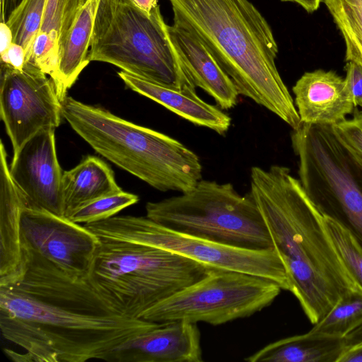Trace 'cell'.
Segmentation results:
<instances>
[{
	"label": "cell",
	"instance_id": "1",
	"mask_svg": "<svg viewBox=\"0 0 362 362\" xmlns=\"http://www.w3.org/2000/svg\"><path fill=\"white\" fill-rule=\"evenodd\" d=\"M20 272L0 284L2 335L25 350L17 361L84 362L158 323L122 315L86 278L74 276L47 258L22 250Z\"/></svg>",
	"mask_w": 362,
	"mask_h": 362
},
{
	"label": "cell",
	"instance_id": "2",
	"mask_svg": "<svg viewBox=\"0 0 362 362\" xmlns=\"http://www.w3.org/2000/svg\"><path fill=\"white\" fill-rule=\"evenodd\" d=\"M250 192L285 268L288 291L314 325L343 296L360 288L341 262L324 217L289 168L252 167Z\"/></svg>",
	"mask_w": 362,
	"mask_h": 362
},
{
	"label": "cell",
	"instance_id": "3",
	"mask_svg": "<svg viewBox=\"0 0 362 362\" xmlns=\"http://www.w3.org/2000/svg\"><path fill=\"white\" fill-rule=\"evenodd\" d=\"M173 22L194 35L234 83L238 93L293 129L302 124L276 66L271 27L249 0H168Z\"/></svg>",
	"mask_w": 362,
	"mask_h": 362
},
{
	"label": "cell",
	"instance_id": "4",
	"mask_svg": "<svg viewBox=\"0 0 362 362\" xmlns=\"http://www.w3.org/2000/svg\"><path fill=\"white\" fill-rule=\"evenodd\" d=\"M62 105L63 117L97 153L153 188L184 193L202 180L199 158L179 141L71 96Z\"/></svg>",
	"mask_w": 362,
	"mask_h": 362
},
{
	"label": "cell",
	"instance_id": "5",
	"mask_svg": "<svg viewBox=\"0 0 362 362\" xmlns=\"http://www.w3.org/2000/svg\"><path fill=\"white\" fill-rule=\"evenodd\" d=\"M86 279L115 310L141 319L149 308L216 269L171 251L97 237Z\"/></svg>",
	"mask_w": 362,
	"mask_h": 362
},
{
	"label": "cell",
	"instance_id": "6",
	"mask_svg": "<svg viewBox=\"0 0 362 362\" xmlns=\"http://www.w3.org/2000/svg\"><path fill=\"white\" fill-rule=\"evenodd\" d=\"M88 59L163 85L196 88L170 41L160 7L148 15L128 0H100Z\"/></svg>",
	"mask_w": 362,
	"mask_h": 362
},
{
	"label": "cell",
	"instance_id": "7",
	"mask_svg": "<svg viewBox=\"0 0 362 362\" xmlns=\"http://www.w3.org/2000/svg\"><path fill=\"white\" fill-rule=\"evenodd\" d=\"M291 144L298 180L312 204L362 248V155L333 126L302 123L293 129Z\"/></svg>",
	"mask_w": 362,
	"mask_h": 362
},
{
	"label": "cell",
	"instance_id": "8",
	"mask_svg": "<svg viewBox=\"0 0 362 362\" xmlns=\"http://www.w3.org/2000/svg\"><path fill=\"white\" fill-rule=\"evenodd\" d=\"M146 217L168 228L223 245L274 250L264 218L250 192L230 183L201 180L190 191L146 204Z\"/></svg>",
	"mask_w": 362,
	"mask_h": 362
},
{
	"label": "cell",
	"instance_id": "9",
	"mask_svg": "<svg viewBox=\"0 0 362 362\" xmlns=\"http://www.w3.org/2000/svg\"><path fill=\"white\" fill-rule=\"evenodd\" d=\"M281 290L266 278L213 269L149 308L141 319L156 323L186 321L219 325L259 312L269 306Z\"/></svg>",
	"mask_w": 362,
	"mask_h": 362
},
{
	"label": "cell",
	"instance_id": "10",
	"mask_svg": "<svg viewBox=\"0 0 362 362\" xmlns=\"http://www.w3.org/2000/svg\"><path fill=\"white\" fill-rule=\"evenodd\" d=\"M84 226L96 237L158 247L212 269L266 278L289 290L285 268L274 249L255 250L220 244L168 228L146 216H114Z\"/></svg>",
	"mask_w": 362,
	"mask_h": 362
},
{
	"label": "cell",
	"instance_id": "11",
	"mask_svg": "<svg viewBox=\"0 0 362 362\" xmlns=\"http://www.w3.org/2000/svg\"><path fill=\"white\" fill-rule=\"evenodd\" d=\"M0 115L14 154L40 131L60 124L62 105L54 81L30 62L21 71L1 64Z\"/></svg>",
	"mask_w": 362,
	"mask_h": 362
},
{
	"label": "cell",
	"instance_id": "12",
	"mask_svg": "<svg viewBox=\"0 0 362 362\" xmlns=\"http://www.w3.org/2000/svg\"><path fill=\"white\" fill-rule=\"evenodd\" d=\"M20 239L21 250L36 252L80 278H86L98 244L84 226L31 205L21 211Z\"/></svg>",
	"mask_w": 362,
	"mask_h": 362
},
{
	"label": "cell",
	"instance_id": "13",
	"mask_svg": "<svg viewBox=\"0 0 362 362\" xmlns=\"http://www.w3.org/2000/svg\"><path fill=\"white\" fill-rule=\"evenodd\" d=\"M55 129L40 131L13 154L11 177L33 207L63 216L62 182Z\"/></svg>",
	"mask_w": 362,
	"mask_h": 362
},
{
	"label": "cell",
	"instance_id": "14",
	"mask_svg": "<svg viewBox=\"0 0 362 362\" xmlns=\"http://www.w3.org/2000/svg\"><path fill=\"white\" fill-rule=\"evenodd\" d=\"M110 362H202L197 323L171 321L158 325L105 354Z\"/></svg>",
	"mask_w": 362,
	"mask_h": 362
},
{
	"label": "cell",
	"instance_id": "15",
	"mask_svg": "<svg viewBox=\"0 0 362 362\" xmlns=\"http://www.w3.org/2000/svg\"><path fill=\"white\" fill-rule=\"evenodd\" d=\"M292 90L301 123L334 126L356 108L344 78L333 71L305 72Z\"/></svg>",
	"mask_w": 362,
	"mask_h": 362
},
{
	"label": "cell",
	"instance_id": "16",
	"mask_svg": "<svg viewBox=\"0 0 362 362\" xmlns=\"http://www.w3.org/2000/svg\"><path fill=\"white\" fill-rule=\"evenodd\" d=\"M167 32L194 86L211 96L221 109L235 106L239 95L236 86L197 37L175 24L167 25Z\"/></svg>",
	"mask_w": 362,
	"mask_h": 362
},
{
	"label": "cell",
	"instance_id": "17",
	"mask_svg": "<svg viewBox=\"0 0 362 362\" xmlns=\"http://www.w3.org/2000/svg\"><path fill=\"white\" fill-rule=\"evenodd\" d=\"M118 76L131 90L163 105L194 124L223 135L229 129L230 117L217 107L203 100L196 88H178L139 77L124 71Z\"/></svg>",
	"mask_w": 362,
	"mask_h": 362
},
{
	"label": "cell",
	"instance_id": "18",
	"mask_svg": "<svg viewBox=\"0 0 362 362\" xmlns=\"http://www.w3.org/2000/svg\"><path fill=\"white\" fill-rule=\"evenodd\" d=\"M27 205L31 204L11 177L7 162V153L4 143L1 141L0 284L11 280L18 274L21 269L20 217L23 208Z\"/></svg>",
	"mask_w": 362,
	"mask_h": 362
},
{
	"label": "cell",
	"instance_id": "19",
	"mask_svg": "<svg viewBox=\"0 0 362 362\" xmlns=\"http://www.w3.org/2000/svg\"><path fill=\"white\" fill-rule=\"evenodd\" d=\"M109 165L88 156L72 169L64 171L62 191L63 216L99 197L122 191Z\"/></svg>",
	"mask_w": 362,
	"mask_h": 362
},
{
	"label": "cell",
	"instance_id": "20",
	"mask_svg": "<svg viewBox=\"0 0 362 362\" xmlns=\"http://www.w3.org/2000/svg\"><path fill=\"white\" fill-rule=\"evenodd\" d=\"M344 338L308 332L274 341L245 358L247 362H337Z\"/></svg>",
	"mask_w": 362,
	"mask_h": 362
},
{
	"label": "cell",
	"instance_id": "21",
	"mask_svg": "<svg viewBox=\"0 0 362 362\" xmlns=\"http://www.w3.org/2000/svg\"><path fill=\"white\" fill-rule=\"evenodd\" d=\"M100 0H88L78 11L59 47L61 101L90 62L88 59L97 8Z\"/></svg>",
	"mask_w": 362,
	"mask_h": 362
},
{
	"label": "cell",
	"instance_id": "22",
	"mask_svg": "<svg viewBox=\"0 0 362 362\" xmlns=\"http://www.w3.org/2000/svg\"><path fill=\"white\" fill-rule=\"evenodd\" d=\"M346 45L345 59L362 66V0H325Z\"/></svg>",
	"mask_w": 362,
	"mask_h": 362
},
{
	"label": "cell",
	"instance_id": "23",
	"mask_svg": "<svg viewBox=\"0 0 362 362\" xmlns=\"http://www.w3.org/2000/svg\"><path fill=\"white\" fill-rule=\"evenodd\" d=\"M362 325V291L343 296L328 313L309 331L313 334L344 338Z\"/></svg>",
	"mask_w": 362,
	"mask_h": 362
},
{
	"label": "cell",
	"instance_id": "24",
	"mask_svg": "<svg viewBox=\"0 0 362 362\" xmlns=\"http://www.w3.org/2000/svg\"><path fill=\"white\" fill-rule=\"evenodd\" d=\"M47 0H21L9 14L6 23L10 28L13 42L21 45L28 61L34 40L41 30Z\"/></svg>",
	"mask_w": 362,
	"mask_h": 362
},
{
	"label": "cell",
	"instance_id": "25",
	"mask_svg": "<svg viewBox=\"0 0 362 362\" xmlns=\"http://www.w3.org/2000/svg\"><path fill=\"white\" fill-rule=\"evenodd\" d=\"M139 201V197L123 190L89 202L73 211L67 217L76 223H90L114 216Z\"/></svg>",
	"mask_w": 362,
	"mask_h": 362
},
{
	"label": "cell",
	"instance_id": "26",
	"mask_svg": "<svg viewBox=\"0 0 362 362\" xmlns=\"http://www.w3.org/2000/svg\"><path fill=\"white\" fill-rule=\"evenodd\" d=\"M326 230L347 272L362 291V248L341 226L324 217Z\"/></svg>",
	"mask_w": 362,
	"mask_h": 362
},
{
	"label": "cell",
	"instance_id": "27",
	"mask_svg": "<svg viewBox=\"0 0 362 362\" xmlns=\"http://www.w3.org/2000/svg\"><path fill=\"white\" fill-rule=\"evenodd\" d=\"M59 41L58 33L40 30L34 40L30 57L27 62L34 64L52 78L61 100L62 83L59 69Z\"/></svg>",
	"mask_w": 362,
	"mask_h": 362
},
{
	"label": "cell",
	"instance_id": "28",
	"mask_svg": "<svg viewBox=\"0 0 362 362\" xmlns=\"http://www.w3.org/2000/svg\"><path fill=\"white\" fill-rule=\"evenodd\" d=\"M351 119L333 126L340 137L354 150L362 155V111H354Z\"/></svg>",
	"mask_w": 362,
	"mask_h": 362
},
{
	"label": "cell",
	"instance_id": "29",
	"mask_svg": "<svg viewBox=\"0 0 362 362\" xmlns=\"http://www.w3.org/2000/svg\"><path fill=\"white\" fill-rule=\"evenodd\" d=\"M344 82L355 107H362V66L353 62L345 66Z\"/></svg>",
	"mask_w": 362,
	"mask_h": 362
},
{
	"label": "cell",
	"instance_id": "30",
	"mask_svg": "<svg viewBox=\"0 0 362 362\" xmlns=\"http://www.w3.org/2000/svg\"><path fill=\"white\" fill-rule=\"evenodd\" d=\"M66 4V0H47L41 30L57 32L59 37Z\"/></svg>",
	"mask_w": 362,
	"mask_h": 362
},
{
	"label": "cell",
	"instance_id": "31",
	"mask_svg": "<svg viewBox=\"0 0 362 362\" xmlns=\"http://www.w3.org/2000/svg\"><path fill=\"white\" fill-rule=\"evenodd\" d=\"M26 62V53L24 48L13 42L6 52L1 55V64L6 65L12 69L21 71Z\"/></svg>",
	"mask_w": 362,
	"mask_h": 362
},
{
	"label": "cell",
	"instance_id": "32",
	"mask_svg": "<svg viewBox=\"0 0 362 362\" xmlns=\"http://www.w3.org/2000/svg\"><path fill=\"white\" fill-rule=\"evenodd\" d=\"M88 1V0H66L65 11L59 33V46L76 18L78 11L87 3Z\"/></svg>",
	"mask_w": 362,
	"mask_h": 362
},
{
	"label": "cell",
	"instance_id": "33",
	"mask_svg": "<svg viewBox=\"0 0 362 362\" xmlns=\"http://www.w3.org/2000/svg\"><path fill=\"white\" fill-rule=\"evenodd\" d=\"M13 42L12 32L6 23H0V56L4 54Z\"/></svg>",
	"mask_w": 362,
	"mask_h": 362
},
{
	"label": "cell",
	"instance_id": "34",
	"mask_svg": "<svg viewBox=\"0 0 362 362\" xmlns=\"http://www.w3.org/2000/svg\"><path fill=\"white\" fill-rule=\"evenodd\" d=\"M337 362H362V344L346 349Z\"/></svg>",
	"mask_w": 362,
	"mask_h": 362
},
{
	"label": "cell",
	"instance_id": "35",
	"mask_svg": "<svg viewBox=\"0 0 362 362\" xmlns=\"http://www.w3.org/2000/svg\"><path fill=\"white\" fill-rule=\"evenodd\" d=\"M346 349L362 344V325L344 337Z\"/></svg>",
	"mask_w": 362,
	"mask_h": 362
},
{
	"label": "cell",
	"instance_id": "36",
	"mask_svg": "<svg viewBox=\"0 0 362 362\" xmlns=\"http://www.w3.org/2000/svg\"><path fill=\"white\" fill-rule=\"evenodd\" d=\"M136 8H139L148 15L159 7L158 0H128Z\"/></svg>",
	"mask_w": 362,
	"mask_h": 362
},
{
	"label": "cell",
	"instance_id": "37",
	"mask_svg": "<svg viewBox=\"0 0 362 362\" xmlns=\"http://www.w3.org/2000/svg\"><path fill=\"white\" fill-rule=\"evenodd\" d=\"M21 0H0V23H6L9 14Z\"/></svg>",
	"mask_w": 362,
	"mask_h": 362
},
{
	"label": "cell",
	"instance_id": "38",
	"mask_svg": "<svg viewBox=\"0 0 362 362\" xmlns=\"http://www.w3.org/2000/svg\"><path fill=\"white\" fill-rule=\"evenodd\" d=\"M284 2H293L298 4L307 12L313 13L320 6L322 0H280Z\"/></svg>",
	"mask_w": 362,
	"mask_h": 362
}]
</instances>
